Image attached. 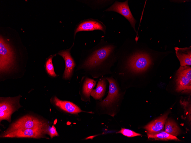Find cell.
I'll return each mask as SVG.
<instances>
[{
  "label": "cell",
  "instance_id": "6da1fadb",
  "mask_svg": "<svg viewBox=\"0 0 191 143\" xmlns=\"http://www.w3.org/2000/svg\"><path fill=\"white\" fill-rule=\"evenodd\" d=\"M117 49L114 43L101 41L92 48L85 51L75 71L90 76L93 78L112 75L111 68L117 62Z\"/></svg>",
  "mask_w": 191,
  "mask_h": 143
},
{
  "label": "cell",
  "instance_id": "7a4b0ae2",
  "mask_svg": "<svg viewBox=\"0 0 191 143\" xmlns=\"http://www.w3.org/2000/svg\"><path fill=\"white\" fill-rule=\"evenodd\" d=\"M116 55L117 64L111 75L121 87L129 78L144 75L152 64L151 57L145 51L136 49L130 52L123 45L118 48Z\"/></svg>",
  "mask_w": 191,
  "mask_h": 143
},
{
  "label": "cell",
  "instance_id": "3957f363",
  "mask_svg": "<svg viewBox=\"0 0 191 143\" xmlns=\"http://www.w3.org/2000/svg\"><path fill=\"white\" fill-rule=\"evenodd\" d=\"M109 83V90L106 97L97 102L98 107L105 110V113L114 117L118 112L125 91L121 88L118 81L112 76L106 77Z\"/></svg>",
  "mask_w": 191,
  "mask_h": 143
},
{
  "label": "cell",
  "instance_id": "277c9868",
  "mask_svg": "<svg viewBox=\"0 0 191 143\" xmlns=\"http://www.w3.org/2000/svg\"><path fill=\"white\" fill-rule=\"evenodd\" d=\"M49 124L46 126L33 128L18 129L6 130L0 135V138H47L45 136L46 129Z\"/></svg>",
  "mask_w": 191,
  "mask_h": 143
},
{
  "label": "cell",
  "instance_id": "5b68a950",
  "mask_svg": "<svg viewBox=\"0 0 191 143\" xmlns=\"http://www.w3.org/2000/svg\"><path fill=\"white\" fill-rule=\"evenodd\" d=\"M20 97L0 98V122L3 120H6L9 122H11L12 114L21 107L19 103Z\"/></svg>",
  "mask_w": 191,
  "mask_h": 143
},
{
  "label": "cell",
  "instance_id": "8992f818",
  "mask_svg": "<svg viewBox=\"0 0 191 143\" xmlns=\"http://www.w3.org/2000/svg\"><path fill=\"white\" fill-rule=\"evenodd\" d=\"M48 124L45 120L31 115H26L13 122L7 130L33 128L45 126Z\"/></svg>",
  "mask_w": 191,
  "mask_h": 143
},
{
  "label": "cell",
  "instance_id": "52a82bcc",
  "mask_svg": "<svg viewBox=\"0 0 191 143\" xmlns=\"http://www.w3.org/2000/svg\"><path fill=\"white\" fill-rule=\"evenodd\" d=\"M0 69L1 71L9 70L13 64V55L9 45L3 39H0Z\"/></svg>",
  "mask_w": 191,
  "mask_h": 143
},
{
  "label": "cell",
  "instance_id": "ba28073f",
  "mask_svg": "<svg viewBox=\"0 0 191 143\" xmlns=\"http://www.w3.org/2000/svg\"><path fill=\"white\" fill-rule=\"evenodd\" d=\"M176 80V90H190L191 88V68L190 67L181 66L178 70Z\"/></svg>",
  "mask_w": 191,
  "mask_h": 143
},
{
  "label": "cell",
  "instance_id": "9c48e42d",
  "mask_svg": "<svg viewBox=\"0 0 191 143\" xmlns=\"http://www.w3.org/2000/svg\"><path fill=\"white\" fill-rule=\"evenodd\" d=\"M128 0L123 2L116 1L111 6L106 10V11L116 12L122 15L129 21L132 26L136 32L135 27L136 21L131 13L128 6Z\"/></svg>",
  "mask_w": 191,
  "mask_h": 143
},
{
  "label": "cell",
  "instance_id": "30bf717a",
  "mask_svg": "<svg viewBox=\"0 0 191 143\" xmlns=\"http://www.w3.org/2000/svg\"><path fill=\"white\" fill-rule=\"evenodd\" d=\"M51 102L55 106L59 109L71 114H77L81 112L92 113L91 112L83 111L77 105L72 102L60 100L55 96L51 99Z\"/></svg>",
  "mask_w": 191,
  "mask_h": 143
},
{
  "label": "cell",
  "instance_id": "8fae6325",
  "mask_svg": "<svg viewBox=\"0 0 191 143\" xmlns=\"http://www.w3.org/2000/svg\"><path fill=\"white\" fill-rule=\"evenodd\" d=\"M96 81L87 75L81 78L79 88V93L81 100L85 102L90 101L91 91L95 86Z\"/></svg>",
  "mask_w": 191,
  "mask_h": 143
},
{
  "label": "cell",
  "instance_id": "7c38bea8",
  "mask_svg": "<svg viewBox=\"0 0 191 143\" xmlns=\"http://www.w3.org/2000/svg\"><path fill=\"white\" fill-rule=\"evenodd\" d=\"M71 48L60 52L58 54L64 59L65 68L63 74V78L65 80H70L73 75L75 63L71 55L70 51Z\"/></svg>",
  "mask_w": 191,
  "mask_h": 143
},
{
  "label": "cell",
  "instance_id": "4fadbf2b",
  "mask_svg": "<svg viewBox=\"0 0 191 143\" xmlns=\"http://www.w3.org/2000/svg\"><path fill=\"white\" fill-rule=\"evenodd\" d=\"M169 113L167 112L144 127L147 133H155L163 130Z\"/></svg>",
  "mask_w": 191,
  "mask_h": 143
},
{
  "label": "cell",
  "instance_id": "5bb4252c",
  "mask_svg": "<svg viewBox=\"0 0 191 143\" xmlns=\"http://www.w3.org/2000/svg\"><path fill=\"white\" fill-rule=\"evenodd\" d=\"M176 56L179 59L181 66L191 65V47L183 48H175Z\"/></svg>",
  "mask_w": 191,
  "mask_h": 143
},
{
  "label": "cell",
  "instance_id": "9a60e30c",
  "mask_svg": "<svg viewBox=\"0 0 191 143\" xmlns=\"http://www.w3.org/2000/svg\"><path fill=\"white\" fill-rule=\"evenodd\" d=\"M107 81L106 76L100 78L95 89L91 92V96L94 99L101 101L104 96L106 90Z\"/></svg>",
  "mask_w": 191,
  "mask_h": 143
},
{
  "label": "cell",
  "instance_id": "2e32d148",
  "mask_svg": "<svg viewBox=\"0 0 191 143\" xmlns=\"http://www.w3.org/2000/svg\"><path fill=\"white\" fill-rule=\"evenodd\" d=\"M98 29L104 32L105 31L104 27L100 22L95 20L86 21L79 25L75 30V33L81 31H89Z\"/></svg>",
  "mask_w": 191,
  "mask_h": 143
},
{
  "label": "cell",
  "instance_id": "e0dca14e",
  "mask_svg": "<svg viewBox=\"0 0 191 143\" xmlns=\"http://www.w3.org/2000/svg\"><path fill=\"white\" fill-rule=\"evenodd\" d=\"M147 135L148 138H153L156 140L163 141L169 140H180L176 136L170 135L165 131H160L153 134L147 133Z\"/></svg>",
  "mask_w": 191,
  "mask_h": 143
},
{
  "label": "cell",
  "instance_id": "ac0fdd59",
  "mask_svg": "<svg viewBox=\"0 0 191 143\" xmlns=\"http://www.w3.org/2000/svg\"><path fill=\"white\" fill-rule=\"evenodd\" d=\"M165 131L176 136L180 133V129L176 123L171 119H168L165 123Z\"/></svg>",
  "mask_w": 191,
  "mask_h": 143
},
{
  "label": "cell",
  "instance_id": "d6986e66",
  "mask_svg": "<svg viewBox=\"0 0 191 143\" xmlns=\"http://www.w3.org/2000/svg\"><path fill=\"white\" fill-rule=\"evenodd\" d=\"M53 57L52 56L48 59L45 63V67L48 74L51 76L55 77L57 75L55 72L52 62Z\"/></svg>",
  "mask_w": 191,
  "mask_h": 143
},
{
  "label": "cell",
  "instance_id": "ffe728a7",
  "mask_svg": "<svg viewBox=\"0 0 191 143\" xmlns=\"http://www.w3.org/2000/svg\"><path fill=\"white\" fill-rule=\"evenodd\" d=\"M116 133H120L125 136L130 137L142 135L131 130L123 128H121L120 130L117 132Z\"/></svg>",
  "mask_w": 191,
  "mask_h": 143
},
{
  "label": "cell",
  "instance_id": "44dd1931",
  "mask_svg": "<svg viewBox=\"0 0 191 143\" xmlns=\"http://www.w3.org/2000/svg\"><path fill=\"white\" fill-rule=\"evenodd\" d=\"M46 134L49 135L51 139L54 137L59 136L56 128L54 125L51 126L49 124L46 127Z\"/></svg>",
  "mask_w": 191,
  "mask_h": 143
}]
</instances>
